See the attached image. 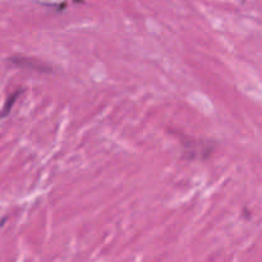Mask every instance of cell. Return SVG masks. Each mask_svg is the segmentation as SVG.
I'll use <instances>...</instances> for the list:
<instances>
[{"mask_svg":"<svg viewBox=\"0 0 262 262\" xmlns=\"http://www.w3.org/2000/svg\"><path fill=\"white\" fill-rule=\"evenodd\" d=\"M8 61L13 64V66L19 67V68L32 69V71L40 72V73H51L53 72V67L49 66V64L32 58H26V56H10V58H8Z\"/></svg>","mask_w":262,"mask_h":262,"instance_id":"cell-2","label":"cell"},{"mask_svg":"<svg viewBox=\"0 0 262 262\" xmlns=\"http://www.w3.org/2000/svg\"><path fill=\"white\" fill-rule=\"evenodd\" d=\"M182 146H183V158L186 160H206L215 150V143H212L211 141H202L186 136L182 137Z\"/></svg>","mask_w":262,"mask_h":262,"instance_id":"cell-1","label":"cell"},{"mask_svg":"<svg viewBox=\"0 0 262 262\" xmlns=\"http://www.w3.org/2000/svg\"><path fill=\"white\" fill-rule=\"evenodd\" d=\"M22 92H23V89H18V90H15L13 94H10L9 96L7 97V100H5V102H4V106H3L2 112H0V118L7 117V115L12 112V107L14 106L15 101H17L18 97L22 95Z\"/></svg>","mask_w":262,"mask_h":262,"instance_id":"cell-3","label":"cell"}]
</instances>
